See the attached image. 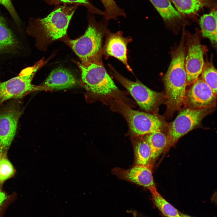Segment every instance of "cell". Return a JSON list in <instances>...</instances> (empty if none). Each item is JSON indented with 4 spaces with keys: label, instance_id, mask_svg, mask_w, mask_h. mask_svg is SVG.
I'll return each instance as SVG.
<instances>
[{
    "label": "cell",
    "instance_id": "10",
    "mask_svg": "<svg viewBox=\"0 0 217 217\" xmlns=\"http://www.w3.org/2000/svg\"><path fill=\"white\" fill-rule=\"evenodd\" d=\"M187 90L184 104L186 107L198 109L215 106L216 96L201 76Z\"/></svg>",
    "mask_w": 217,
    "mask_h": 217
},
{
    "label": "cell",
    "instance_id": "17",
    "mask_svg": "<svg viewBox=\"0 0 217 217\" xmlns=\"http://www.w3.org/2000/svg\"><path fill=\"white\" fill-rule=\"evenodd\" d=\"M135 165H151V150L143 136H132Z\"/></svg>",
    "mask_w": 217,
    "mask_h": 217
},
{
    "label": "cell",
    "instance_id": "13",
    "mask_svg": "<svg viewBox=\"0 0 217 217\" xmlns=\"http://www.w3.org/2000/svg\"><path fill=\"white\" fill-rule=\"evenodd\" d=\"M78 82L74 75L69 70L62 67L53 70L44 81L43 89L61 90L72 87Z\"/></svg>",
    "mask_w": 217,
    "mask_h": 217
},
{
    "label": "cell",
    "instance_id": "16",
    "mask_svg": "<svg viewBox=\"0 0 217 217\" xmlns=\"http://www.w3.org/2000/svg\"><path fill=\"white\" fill-rule=\"evenodd\" d=\"M151 150L150 162L156 159L165 150L168 144L166 135L162 131L143 136Z\"/></svg>",
    "mask_w": 217,
    "mask_h": 217
},
{
    "label": "cell",
    "instance_id": "21",
    "mask_svg": "<svg viewBox=\"0 0 217 217\" xmlns=\"http://www.w3.org/2000/svg\"><path fill=\"white\" fill-rule=\"evenodd\" d=\"M201 74L203 80L217 95V71L212 62H204Z\"/></svg>",
    "mask_w": 217,
    "mask_h": 217
},
{
    "label": "cell",
    "instance_id": "12",
    "mask_svg": "<svg viewBox=\"0 0 217 217\" xmlns=\"http://www.w3.org/2000/svg\"><path fill=\"white\" fill-rule=\"evenodd\" d=\"M131 39L123 36L121 32L108 34L103 48L106 56L114 57L121 61L128 70H132L128 64L127 58V46Z\"/></svg>",
    "mask_w": 217,
    "mask_h": 217
},
{
    "label": "cell",
    "instance_id": "7",
    "mask_svg": "<svg viewBox=\"0 0 217 217\" xmlns=\"http://www.w3.org/2000/svg\"><path fill=\"white\" fill-rule=\"evenodd\" d=\"M212 108L198 109L186 107L180 112L169 126L165 150L174 146L181 137L199 125Z\"/></svg>",
    "mask_w": 217,
    "mask_h": 217
},
{
    "label": "cell",
    "instance_id": "18",
    "mask_svg": "<svg viewBox=\"0 0 217 217\" xmlns=\"http://www.w3.org/2000/svg\"><path fill=\"white\" fill-rule=\"evenodd\" d=\"M149 0L165 21L171 22L181 18V14L169 0Z\"/></svg>",
    "mask_w": 217,
    "mask_h": 217
},
{
    "label": "cell",
    "instance_id": "25",
    "mask_svg": "<svg viewBox=\"0 0 217 217\" xmlns=\"http://www.w3.org/2000/svg\"><path fill=\"white\" fill-rule=\"evenodd\" d=\"M0 5L8 11L15 23L19 26L21 24V20L11 0H0Z\"/></svg>",
    "mask_w": 217,
    "mask_h": 217
},
{
    "label": "cell",
    "instance_id": "1",
    "mask_svg": "<svg viewBox=\"0 0 217 217\" xmlns=\"http://www.w3.org/2000/svg\"><path fill=\"white\" fill-rule=\"evenodd\" d=\"M76 63L81 71V84L94 99L105 104L113 99L131 108L135 106V103L115 85L104 66L102 57L88 62Z\"/></svg>",
    "mask_w": 217,
    "mask_h": 217
},
{
    "label": "cell",
    "instance_id": "5",
    "mask_svg": "<svg viewBox=\"0 0 217 217\" xmlns=\"http://www.w3.org/2000/svg\"><path fill=\"white\" fill-rule=\"evenodd\" d=\"M44 63V60H41L23 70L17 76L0 82V106L8 100L21 99L32 92L42 89V86L33 85L32 81Z\"/></svg>",
    "mask_w": 217,
    "mask_h": 217
},
{
    "label": "cell",
    "instance_id": "9",
    "mask_svg": "<svg viewBox=\"0 0 217 217\" xmlns=\"http://www.w3.org/2000/svg\"><path fill=\"white\" fill-rule=\"evenodd\" d=\"M187 36L185 67L188 86L193 83L201 74L204 62V55L206 50L201 43L198 32Z\"/></svg>",
    "mask_w": 217,
    "mask_h": 217
},
{
    "label": "cell",
    "instance_id": "26",
    "mask_svg": "<svg viewBox=\"0 0 217 217\" xmlns=\"http://www.w3.org/2000/svg\"><path fill=\"white\" fill-rule=\"evenodd\" d=\"M7 198L6 193L0 189V210Z\"/></svg>",
    "mask_w": 217,
    "mask_h": 217
},
{
    "label": "cell",
    "instance_id": "6",
    "mask_svg": "<svg viewBox=\"0 0 217 217\" xmlns=\"http://www.w3.org/2000/svg\"><path fill=\"white\" fill-rule=\"evenodd\" d=\"M109 66L112 75L130 93L140 108L146 112L154 114L162 102L163 94L151 90L138 80H129Z\"/></svg>",
    "mask_w": 217,
    "mask_h": 217
},
{
    "label": "cell",
    "instance_id": "4",
    "mask_svg": "<svg viewBox=\"0 0 217 217\" xmlns=\"http://www.w3.org/2000/svg\"><path fill=\"white\" fill-rule=\"evenodd\" d=\"M108 104L112 111L120 114L125 118L131 136H143L162 131L163 123L156 114L134 110L125 104L113 99L109 100Z\"/></svg>",
    "mask_w": 217,
    "mask_h": 217
},
{
    "label": "cell",
    "instance_id": "15",
    "mask_svg": "<svg viewBox=\"0 0 217 217\" xmlns=\"http://www.w3.org/2000/svg\"><path fill=\"white\" fill-rule=\"evenodd\" d=\"M217 11L212 10L209 13L201 16L199 24L203 36L209 39L212 44L217 43Z\"/></svg>",
    "mask_w": 217,
    "mask_h": 217
},
{
    "label": "cell",
    "instance_id": "14",
    "mask_svg": "<svg viewBox=\"0 0 217 217\" xmlns=\"http://www.w3.org/2000/svg\"><path fill=\"white\" fill-rule=\"evenodd\" d=\"M20 43L7 24L0 15V54H14L20 48Z\"/></svg>",
    "mask_w": 217,
    "mask_h": 217
},
{
    "label": "cell",
    "instance_id": "27",
    "mask_svg": "<svg viewBox=\"0 0 217 217\" xmlns=\"http://www.w3.org/2000/svg\"><path fill=\"white\" fill-rule=\"evenodd\" d=\"M180 214L182 217H192L187 215L184 214L180 212Z\"/></svg>",
    "mask_w": 217,
    "mask_h": 217
},
{
    "label": "cell",
    "instance_id": "23",
    "mask_svg": "<svg viewBox=\"0 0 217 217\" xmlns=\"http://www.w3.org/2000/svg\"><path fill=\"white\" fill-rule=\"evenodd\" d=\"M100 0L104 8V17L107 20H116L119 17H126L124 10L118 5L115 0Z\"/></svg>",
    "mask_w": 217,
    "mask_h": 217
},
{
    "label": "cell",
    "instance_id": "3",
    "mask_svg": "<svg viewBox=\"0 0 217 217\" xmlns=\"http://www.w3.org/2000/svg\"><path fill=\"white\" fill-rule=\"evenodd\" d=\"M87 27L84 34L79 38L71 39L67 36L61 40L69 46L79 58L82 62H88L102 57V42L107 31L108 20L104 17L100 21L94 14L87 12Z\"/></svg>",
    "mask_w": 217,
    "mask_h": 217
},
{
    "label": "cell",
    "instance_id": "19",
    "mask_svg": "<svg viewBox=\"0 0 217 217\" xmlns=\"http://www.w3.org/2000/svg\"><path fill=\"white\" fill-rule=\"evenodd\" d=\"M181 14H193L206 4L207 0H169Z\"/></svg>",
    "mask_w": 217,
    "mask_h": 217
},
{
    "label": "cell",
    "instance_id": "20",
    "mask_svg": "<svg viewBox=\"0 0 217 217\" xmlns=\"http://www.w3.org/2000/svg\"><path fill=\"white\" fill-rule=\"evenodd\" d=\"M151 193L153 203L165 217H182L180 212L165 200L157 190Z\"/></svg>",
    "mask_w": 217,
    "mask_h": 217
},
{
    "label": "cell",
    "instance_id": "8",
    "mask_svg": "<svg viewBox=\"0 0 217 217\" xmlns=\"http://www.w3.org/2000/svg\"><path fill=\"white\" fill-rule=\"evenodd\" d=\"M22 111L21 103L19 99H13L0 110V157L7 154Z\"/></svg>",
    "mask_w": 217,
    "mask_h": 217
},
{
    "label": "cell",
    "instance_id": "11",
    "mask_svg": "<svg viewBox=\"0 0 217 217\" xmlns=\"http://www.w3.org/2000/svg\"><path fill=\"white\" fill-rule=\"evenodd\" d=\"M151 167V165H135L127 169L116 167L112 169V172L119 178L142 186L152 193L157 190Z\"/></svg>",
    "mask_w": 217,
    "mask_h": 217
},
{
    "label": "cell",
    "instance_id": "22",
    "mask_svg": "<svg viewBox=\"0 0 217 217\" xmlns=\"http://www.w3.org/2000/svg\"><path fill=\"white\" fill-rule=\"evenodd\" d=\"M47 4L50 5H57L63 4L72 5H80L83 6L94 14L104 16V11L95 6L89 0H42Z\"/></svg>",
    "mask_w": 217,
    "mask_h": 217
},
{
    "label": "cell",
    "instance_id": "24",
    "mask_svg": "<svg viewBox=\"0 0 217 217\" xmlns=\"http://www.w3.org/2000/svg\"><path fill=\"white\" fill-rule=\"evenodd\" d=\"M7 154H2L0 157V184L12 177L15 170L12 165L8 159Z\"/></svg>",
    "mask_w": 217,
    "mask_h": 217
},
{
    "label": "cell",
    "instance_id": "2",
    "mask_svg": "<svg viewBox=\"0 0 217 217\" xmlns=\"http://www.w3.org/2000/svg\"><path fill=\"white\" fill-rule=\"evenodd\" d=\"M78 6L56 5L46 17L30 19L27 31L35 39L39 49L46 50L53 41L67 36L68 25Z\"/></svg>",
    "mask_w": 217,
    "mask_h": 217
}]
</instances>
